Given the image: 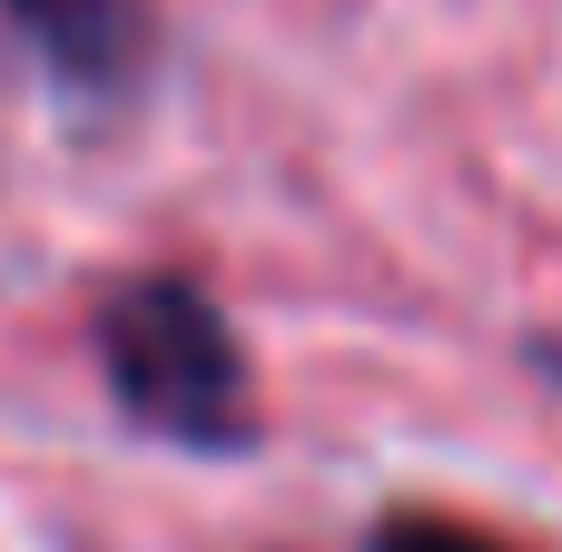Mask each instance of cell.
Segmentation results:
<instances>
[{"mask_svg":"<svg viewBox=\"0 0 562 552\" xmlns=\"http://www.w3.org/2000/svg\"><path fill=\"white\" fill-rule=\"evenodd\" d=\"M89 356H99L119 425H138L148 444H178V454H247L257 444L247 346L198 277L158 267V277L109 286L89 316Z\"/></svg>","mask_w":562,"mask_h":552,"instance_id":"1","label":"cell"},{"mask_svg":"<svg viewBox=\"0 0 562 552\" xmlns=\"http://www.w3.org/2000/svg\"><path fill=\"white\" fill-rule=\"evenodd\" d=\"M20 59L69 99H128L158 49V0H0Z\"/></svg>","mask_w":562,"mask_h":552,"instance_id":"2","label":"cell"},{"mask_svg":"<svg viewBox=\"0 0 562 552\" xmlns=\"http://www.w3.org/2000/svg\"><path fill=\"white\" fill-rule=\"evenodd\" d=\"M366 552H514V543H494V533H474L454 514H385L366 533Z\"/></svg>","mask_w":562,"mask_h":552,"instance_id":"3","label":"cell"},{"mask_svg":"<svg viewBox=\"0 0 562 552\" xmlns=\"http://www.w3.org/2000/svg\"><path fill=\"white\" fill-rule=\"evenodd\" d=\"M543 375H553V385H562V346H543Z\"/></svg>","mask_w":562,"mask_h":552,"instance_id":"4","label":"cell"}]
</instances>
